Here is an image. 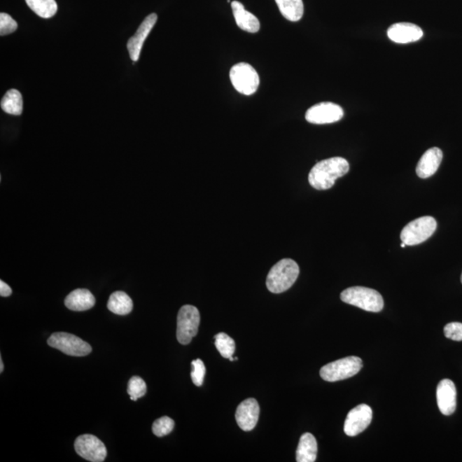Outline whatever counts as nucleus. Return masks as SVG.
I'll list each match as a JSON object with an SVG mask.
<instances>
[{"instance_id": "nucleus-1", "label": "nucleus", "mask_w": 462, "mask_h": 462, "mask_svg": "<svg viewBox=\"0 0 462 462\" xmlns=\"http://www.w3.org/2000/svg\"><path fill=\"white\" fill-rule=\"evenodd\" d=\"M349 172V164L344 158L334 157L319 161L312 168L308 182L317 190H327L338 178Z\"/></svg>"}, {"instance_id": "nucleus-2", "label": "nucleus", "mask_w": 462, "mask_h": 462, "mask_svg": "<svg viewBox=\"0 0 462 462\" xmlns=\"http://www.w3.org/2000/svg\"><path fill=\"white\" fill-rule=\"evenodd\" d=\"M300 274L299 265L291 259H283L270 270L267 286L273 294H281L292 287Z\"/></svg>"}, {"instance_id": "nucleus-3", "label": "nucleus", "mask_w": 462, "mask_h": 462, "mask_svg": "<svg viewBox=\"0 0 462 462\" xmlns=\"http://www.w3.org/2000/svg\"><path fill=\"white\" fill-rule=\"evenodd\" d=\"M345 303L372 313H379L384 308V299L379 292L372 288L356 286L346 288L340 295Z\"/></svg>"}, {"instance_id": "nucleus-4", "label": "nucleus", "mask_w": 462, "mask_h": 462, "mask_svg": "<svg viewBox=\"0 0 462 462\" xmlns=\"http://www.w3.org/2000/svg\"><path fill=\"white\" fill-rule=\"evenodd\" d=\"M436 219L425 216L408 223L400 233V240L407 246H415L428 240L437 230Z\"/></svg>"}, {"instance_id": "nucleus-5", "label": "nucleus", "mask_w": 462, "mask_h": 462, "mask_svg": "<svg viewBox=\"0 0 462 462\" xmlns=\"http://www.w3.org/2000/svg\"><path fill=\"white\" fill-rule=\"evenodd\" d=\"M362 365H363L360 358L346 357L323 365L321 370V376L327 382H337L356 375L360 371Z\"/></svg>"}, {"instance_id": "nucleus-6", "label": "nucleus", "mask_w": 462, "mask_h": 462, "mask_svg": "<svg viewBox=\"0 0 462 462\" xmlns=\"http://www.w3.org/2000/svg\"><path fill=\"white\" fill-rule=\"evenodd\" d=\"M230 78L234 90L246 96L253 94L260 86L259 74L249 64H234L230 69Z\"/></svg>"}, {"instance_id": "nucleus-7", "label": "nucleus", "mask_w": 462, "mask_h": 462, "mask_svg": "<svg viewBox=\"0 0 462 462\" xmlns=\"http://www.w3.org/2000/svg\"><path fill=\"white\" fill-rule=\"evenodd\" d=\"M200 315L198 308L191 305L181 307L177 315L176 338L181 344H190L198 333Z\"/></svg>"}, {"instance_id": "nucleus-8", "label": "nucleus", "mask_w": 462, "mask_h": 462, "mask_svg": "<svg viewBox=\"0 0 462 462\" xmlns=\"http://www.w3.org/2000/svg\"><path fill=\"white\" fill-rule=\"evenodd\" d=\"M48 344L52 348L75 357L86 356L92 352V346L75 335L57 332L49 337Z\"/></svg>"}, {"instance_id": "nucleus-9", "label": "nucleus", "mask_w": 462, "mask_h": 462, "mask_svg": "<svg viewBox=\"0 0 462 462\" xmlns=\"http://www.w3.org/2000/svg\"><path fill=\"white\" fill-rule=\"evenodd\" d=\"M75 449L83 459L92 462H102L107 456V450L102 440L94 435L85 434L76 439Z\"/></svg>"}, {"instance_id": "nucleus-10", "label": "nucleus", "mask_w": 462, "mask_h": 462, "mask_svg": "<svg viewBox=\"0 0 462 462\" xmlns=\"http://www.w3.org/2000/svg\"><path fill=\"white\" fill-rule=\"evenodd\" d=\"M344 110L332 102H321L309 108L306 113V120L314 125H327L340 121L344 118Z\"/></svg>"}, {"instance_id": "nucleus-11", "label": "nucleus", "mask_w": 462, "mask_h": 462, "mask_svg": "<svg viewBox=\"0 0 462 462\" xmlns=\"http://www.w3.org/2000/svg\"><path fill=\"white\" fill-rule=\"evenodd\" d=\"M372 419V410L367 404H360L346 415L344 433L346 436L356 437L368 428Z\"/></svg>"}, {"instance_id": "nucleus-12", "label": "nucleus", "mask_w": 462, "mask_h": 462, "mask_svg": "<svg viewBox=\"0 0 462 462\" xmlns=\"http://www.w3.org/2000/svg\"><path fill=\"white\" fill-rule=\"evenodd\" d=\"M388 37L395 43L407 44L421 40L423 30L410 22L395 23L388 29Z\"/></svg>"}, {"instance_id": "nucleus-13", "label": "nucleus", "mask_w": 462, "mask_h": 462, "mask_svg": "<svg viewBox=\"0 0 462 462\" xmlns=\"http://www.w3.org/2000/svg\"><path fill=\"white\" fill-rule=\"evenodd\" d=\"M158 20L155 13H152L145 18L140 27H139L136 34L131 37L127 44L131 59L136 62L140 57L142 46H144L146 38L149 36L154 25Z\"/></svg>"}, {"instance_id": "nucleus-14", "label": "nucleus", "mask_w": 462, "mask_h": 462, "mask_svg": "<svg viewBox=\"0 0 462 462\" xmlns=\"http://www.w3.org/2000/svg\"><path fill=\"white\" fill-rule=\"evenodd\" d=\"M259 403L255 399H246L237 407L236 413L237 425L244 431L252 430L259 421Z\"/></svg>"}, {"instance_id": "nucleus-15", "label": "nucleus", "mask_w": 462, "mask_h": 462, "mask_svg": "<svg viewBox=\"0 0 462 462\" xmlns=\"http://www.w3.org/2000/svg\"><path fill=\"white\" fill-rule=\"evenodd\" d=\"M456 388L449 379L442 380L437 388V400L439 410L446 416L451 415L456 408Z\"/></svg>"}, {"instance_id": "nucleus-16", "label": "nucleus", "mask_w": 462, "mask_h": 462, "mask_svg": "<svg viewBox=\"0 0 462 462\" xmlns=\"http://www.w3.org/2000/svg\"><path fill=\"white\" fill-rule=\"evenodd\" d=\"M442 152L440 148H433L423 154L416 167V173L421 178H428L437 172L442 160Z\"/></svg>"}, {"instance_id": "nucleus-17", "label": "nucleus", "mask_w": 462, "mask_h": 462, "mask_svg": "<svg viewBox=\"0 0 462 462\" xmlns=\"http://www.w3.org/2000/svg\"><path fill=\"white\" fill-rule=\"evenodd\" d=\"M234 20L237 24L242 30L248 33L259 32L260 23L255 15L245 9L244 5L239 1L231 2Z\"/></svg>"}, {"instance_id": "nucleus-18", "label": "nucleus", "mask_w": 462, "mask_h": 462, "mask_svg": "<svg viewBox=\"0 0 462 462\" xmlns=\"http://www.w3.org/2000/svg\"><path fill=\"white\" fill-rule=\"evenodd\" d=\"M64 304L69 310L83 312L90 310L95 305V298L86 288H78L69 293L64 300Z\"/></svg>"}, {"instance_id": "nucleus-19", "label": "nucleus", "mask_w": 462, "mask_h": 462, "mask_svg": "<svg viewBox=\"0 0 462 462\" xmlns=\"http://www.w3.org/2000/svg\"><path fill=\"white\" fill-rule=\"evenodd\" d=\"M318 444L313 434L304 433L300 437L298 450H296V461L314 462L317 458Z\"/></svg>"}, {"instance_id": "nucleus-20", "label": "nucleus", "mask_w": 462, "mask_h": 462, "mask_svg": "<svg viewBox=\"0 0 462 462\" xmlns=\"http://www.w3.org/2000/svg\"><path fill=\"white\" fill-rule=\"evenodd\" d=\"M107 307L115 314L127 315L133 310V302L126 293L117 291L111 295Z\"/></svg>"}, {"instance_id": "nucleus-21", "label": "nucleus", "mask_w": 462, "mask_h": 462, "mask_svg": "<svg viewBox=\"0 0 462 462\" xmlns=\"http://www.w3.org/2000/svg\"><path fill=\"white\" fill-rule=\"evenodd\" d=\"M281 14L287 20L298 22L303 17L304 5L302 0H275Z\"/></svg>"}, {"instance_id": "nucleus-22", "label": "nucleus", "mask_w": 462, "mask_h": 462, "mask_svg": "<svg viewBox=\"0 0 462 462\" xmlns=\"http://www.w3.org/2000/svg\"><path fill=\"white\" fill-rule=\"evenodd\" d=\"M1 108L8 114L21 115L23 102L20 92L15 90L8 91L1 100Z\"/></svg>"}, {"instance_id": "nucleus-23", "label": "nucleus", "mask_w": 462, "mask_h": 462, "mask_svg": "<svg viewBox=\"0 0 462 462\" xmlns=\"http://www.w3.org/2000/svg\"><path fill=\"white\" fill-rule=\"evenodd\" d=\"M26 3L34 13L42 18H52L57 13L55 0H26Z\"/></svg>"}, {"instance_id": "nucleus-24", "label": "nucleus", "mask_w": 462, "mask_h": 462, "mask_svg": "<svg viewBox=\"0 0 462 462\" xmlns=\"http://www.w3.org/2000/svg\"><path fill=\"white\" fill-rule=\"evenodd\" d=\"M215 346L221 356L226 359L233 356L236 344L232 338L225 333H218L215 336Z\"/></svg>"}, {"instance_id": "nucleus-25", "label": "nucleus", "mask_w": 462, "mask_h": 462, "mask_svg": "<svg viewBox=\"0 0 462 462\" xmlns=\"http://www.w3.org/2000/svg\"><path fill=\"white\" fill-rule=\"evenodd\" d=\"M127 391L130 396V399L136 402L138 398H141L146 395V384L145 381L138 376L131 377Z\"/></svg>"}, {"instance_id": "nucleus-26", "label": "nucleus", "mask_w": 462, "mask_h": 462, "mask_svg": "<svg viewBox=\"0 0 462 462\" xmlns=\"http://www.w3.org/2000/svg\"><path fill=\"white\" fill-rule=\"evenodd\" d=\"M175 422L167 416H164L154 421L153 425V433L155 436L163 438L167 436L174 429Z\"/></svg>"}, {"instance_id": "nucleus-27", "label": "nucleus", "mask_w": 462, "mask_h": 462, "mask_svg": "<svg viewBox=\"0 0 462 462\" xmlns=\"http://www.w3.org/2000/svg\"><path fill=\"white\" fill-rule=\"evenodd\" d=\"M206 374V367L202 360L192 361L191 379L196 386H202Z\"/></svg>"}, {"instance_id": "nucleus-28", "label": "nucleus", "mask_w": 462, "mask_h": 462, "mask_svg": "<svg viewBox=\"0 0 462 462\" xmlns=\"http://www.w3.org/2000/svg\"><path fill=\"white\" fill-rule=\"evenodd\" d=\"M18 27V22L10 15L4 13L0 14V34L1 36L15 32Z\"/></svg>"}, {"instance_id": "nucleus-29", "label": "nucleus", "mask_w": 462, "mask_h": 462, "mask_svg": "<svg viewBox=\"0 0 462 462\" xmlns=\"http://www.w3.org/2000/svg\"><path fill=\"white\" fill-rule=\"evenodd\" d=\"M444 335L447 338L451 339L453 341H462V323L459 322H452L448 323L444 327Z\"/></svg>"}, {"instance_id": "nucleus-30", "label": "nucleus", "mask_w": 462, "mask_h": 462, "mask_svg": "<svg viewBox=\"0 0 462 462\" xmlns=\"http://www.w3.org/2000/svg\"><path fill=\"white\" fill-rule=\"evenodd\" d=\"M13 294V290H11L9 285L4 282V281H0V295L3 298H7Z\"/></svg>"}, {"instance_id": "nucleus-31", "label": "nucleus", "mask_w": 462, "mask_h": 462, "mask_svg": "<svg viewBox=\"0 0 462 462\" xmlns=\"http://www.w3.org/2000/svg\"><path fill=\"white\" fill-rule=\"evenodd\" d=\"M0 367H1L0 368V372L2 373L4 371V363H3L2 358H0Z\"/></svg>"}, {"instance_id": "nucleus-32", "label": "nucleus", "mask_w": 462, "mask_h": 462, "mask_svg": "<svg viewBox=\"0 0 462 462\" xmlns=\"http://www.w3.org/2000/svg\"><path fill=\"white\" fill-rule=\"evenodd\" d=\"M406 246L407 245L405 244H404V242H402V244H400V246H402V248H406Z\"/></svg>"}, {"instance_id": "nucleus-33", "label": "nucleus", "mask_w": 462, "mask_h": 462, "mask_svg": "<svg viewBox=\"0 0 462 462\" xmlns=\"http://www.w3.org/2000/svg\"><path fill=\"white\" fill-rule=\"evenodd\" d=\"M461 284H462V274H461Z\"/></svg>"}]
</instances>
